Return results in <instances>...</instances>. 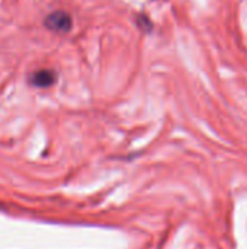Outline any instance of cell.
<instances>
[{
	"label": "cell",
	"mask_w": 247,
	"mask_h": 249,
	"mask_svg": "<svg viewBox=\"0 0 247 249\" xmlns=\"http://www.w3.org/2000/svg\"><path fill=\"white\" fill-rule=\"evenodd\" d=\"M57 82V73L51 69H39L29 76V83L36 88H48Z\"/></svg>",
	"instance_id": "2"
},
{
	"label": "cell",
	"mask_w": 247,
	"mask_h": 249,
	"mask_svg": "<svg viewBox=\"0 0 247 249\" xmlns=\"http://www.w3.org/2000/svg\"><path fill=\"white\" fill-rule=\"evenodd\" d=\"M44 25L47 29L52 31L55 34H67L73 26V19L64 10H55V12L49 13L48 16H45Z\"/></svg>",
	"instance_id": "1"
}]
</instances>
